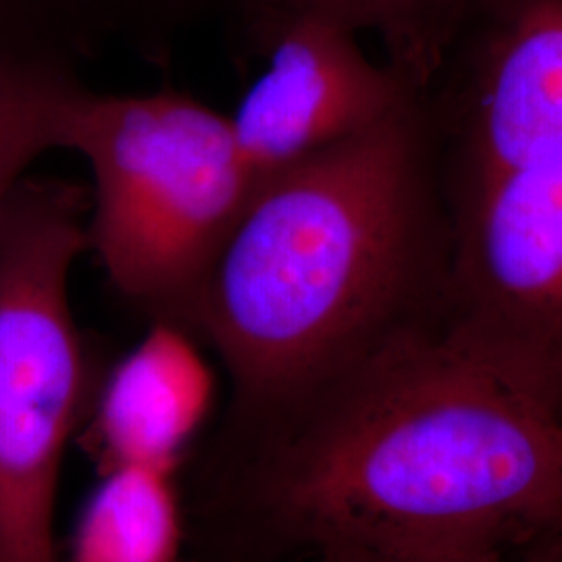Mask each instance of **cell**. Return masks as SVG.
<instances>
[{
    "label": "cell",
    "mask_w": 562,
    "mask_h": 562,
    "mask_svg": "<svg viewBox=\"0 0 562 562\" xmlns=\"http://www.w3.org/2000/svg\"><path fill=\"white\" fill-rule=\"evenodd\" d=\"M423 104L440 325L562 422V0H477Z\"/></svg>",
    "instance_id": "3"
},
{
    "label": "cell",
    "mask_w": 562,
    "mask_h": 562,
    "mask_svg": "<svg viewBox=\"0 0 562 562\" xmlns=\"http://www.w3.org/2000/svg\"><path fill=\"white\" fill-rule=\"evenodd\" d=\"M196 341L181 325L153 322L104 371L83 429L101 473L134 467L178 475L215 404V378Z\"/></svg>",
    "instance_id": "7"
},
{
    "label": "cell",
    "mask_w": 562,
    "mask_h": 562,
    "mask_svg": "<svg viewBox=\"0 0 562 562\" xmlns=\"http://www.w3.org/2000/svg\"><path fill=\"white\" fill-rule=\"evenodd\" d=\"M178 475L111 469L81 510L69 562H180Z\"/></svg>",
    "instance_id": "9"
},
{
    "label": "cell",
    "mask_w": 562,
    "mask_h": 562,
    "mask_svg": "<svg viewBox=\"0 0 562 562\" xmlns=\"http://www.w3.org/2000/svg\"><path fill=\"white\" fill-rule=\"evenodd\" d=\"M313 562H503L501 554L457 552V554H382L350 546H331L317 550Z\"/></svg>",
    "instance_id": "13"
},
{
    "label": "cell",
    "mask_w": 562,
    "mask_h": 562,
    "mask_svg": "<svg viewBox=\"0 0 562 562\" xmlns=\"http://www.w3.org/2000/svg\"><path fill=\"white\" fill-rule=\"evenodd\" d=\"M538 542L550 543V546H554V548L562 550V513L557 525L550 529V533H548L546 538H542V540H538Z\"/></svg>",
    "instance_id": "15"
},
{
    "label": "cell",
    "mask_w": 562,
    "mask_h": 562,
    "mask_svg": "<svg viewBox=\"0 0 562 562\" xmlns=\"http://www.w3.org/2000/svg\"><path fill=\"white\" fill-rule=\"evenodd\" d=\"M215 562H262V559H259V557H250V554H244V552H238V554H232V557H227V559H222V561Z\"/></svg>",
    "instance_id": "16"
},
{
    "label": "cell",
    "mask_w": 562,
    "mask_h": 562,
    "mask_svg": "<svg viewBox=\"0 0 562 562\" xmlns=\"http://www.w3.org/2000/svg\"><path fill=\"white\" fill-rule=\"evenodd\" d=\"M240 442L227 496L250 557L331 546L504 557L562 513L561 419L440 319Z\"/></svg>",
    "instance_id": "1"
},
{
    "label": "cell",
    "mask_w": 562,
    "mask_h": 562,
    "mask_svg": "<svg viewBox=\"0 0 562 562\" xmlns=\"http://www.w3.org/2000/svg\"><path fill=\"white\" fill-rule=\"evenodd\" d=\"M477 0H250L227 25L232 41L261 21L283 13H315L355 34L375 36L383 60L422 94Z\"/></svg>",
    "instance_id": "8"
},
{
    "label": "cell",
    "mask_w": 562,
    "mask_h": 562,
    "mask_svg": "<svg viewBox=\"0 0 562 562\" xmlns=\"http://www.w3.org/2000/svg\"><path fill=\"white\" fill-rule=\"evenodd\" d=\"M259 57L234 115L236 140L259 183L390 120L422 92L385 60L371 59L359 34L315 13H283L234 41Z\"/></svg>",
    "instance_id": "6"
},
{
    "label": "cell",
    "mask_w": 562,
    "mask_h": 562,
    "mask_svg": "<svg viewBox=\"0 0 562 562\" xmlns=\"http://www.w3.org/2000/svg\"><path fill=\"white\" fill-rule=\"evenodd\" d=\"M94 50L65 0H0V57L81 63Z\"/></svg>",
    "instance_id": "12"
},
{
    "label": "cell",
    "mask_w": 562,
    "mask_h": 562,
    "mask_svg": "<svg viewBox=\"0 0 562 562\" xmlns=\"http://www.w3.org/2000/svg\"><path fill=\"white\" fill-rule=\"evenodd\" d=\"M80 63L0 57V206L41 155L63 148L81 92Z\"/></svg>",
    "instance_id": "10"
},
{
    "label": "cell",
    "mask_w": 562,
    "mask_h": 562,
    "mask_svg": "<svg viewBox=\"0 0 562 562\" xmlns=\"http://www.w3.org/2000/svg\"><path fill=\"white\" fill-rule=\"evenodd\" d=\"M94 46L120 41L142 60L167 65L178 42L202 23L229 25L250 0H65Z\"/></svg>",
    "instance_id": "11"
},
{
    "label": "cell",
    "mask_w": 562,
    "mask_h": 562,
    "mask_svg": "<svg viewBox=\"0 0 562 562\" xmlns=\"http://www.w3.org/2000/svg\"><path fill=\"white\" fill-rule=\"evenodd\" d=\"M88 217L90 188L59 178L0 206V562H57L60 467L104 375L69 304Z\"/></svg>",
    "instance_id": "5"
},
{
    "label": "cell",
    "mask_w": 562,
    "mask_h": 562,
    "mask_svg": "<svg viewBox=\"0 0 562 562\" xmlns=\"http://www.w3.org/2000/svg\"><path fill=\"white\" fill-rule=\"evenodd\" d=\"M63 150L92 173L90 252L150 323L190 331L204 281L259 188L229 115L180 90L86 88Z\"/></svg>",
    "instance_id": "4"
},
{
    "label": "cell",
    "mask_w": 562,
    "mask_h": 562,
    "mask_svg": "<svg viewBox=\"0 0 562 562\" xmlns=\"http://www.w3.org/2000/svg\"><path fill=\"white\" fill-rule=\"evenodd\" d=\"M446 269L423 97L261 181L190 325L229 375V438L288 419L387 341L440 319Z\"/></svg>",
    "instance_id": "2"
},
{
    "label": "cell",
    "mask_w": 562,
    "mask_h": 562,
    "mask_svg": "<svg viewBox=\"0 0 562 562\" xmlns=\"http://www.w3.org/2000/svg\"><path fill=\"white\" fill-rule=\"evenodd\" d=\"M517 552V562H562V550L546 542L522 546Z\"/></svg>",
    "instance_id": "14"
}]
</instances>
